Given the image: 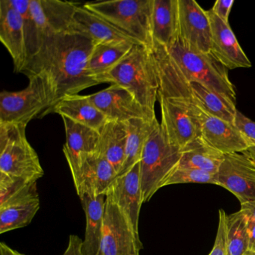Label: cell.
<instances>
[{"mask_svg": "<svg viewBox=\"0 0 255 255\" xmlns=\"http://www.w3.org/2000/svg\"><path fill=\"white\" fill-rule=\"evenodd\" d=\"M243 255H255V252H252V251H247Z\"/></svg>", "mask_w": 255, "mask_h": 255, "instance_id": "obj_42", "label": "cell"}, {"mask_svg": "<svg viewBox=\"0 0 255 255\" xmlns=\"http://www.w3.org/2000/svg\"><path fill=\"white\" fill-rule=\"evenodd\" d=\"M27 77L29 84L23 90L0 94V124L27 126L32 119H42L53 108V94L45 80L40 76Z\"/></svg>", "mask_w": 255, "mask_h": 255, "instance_id": "obj_7", "label": "cell"}, {"mask_svg": "<svg viewBox=\"0 0 255 255\" xmlns=\"http://www.w3.org/2000/svg\"><path fill=\"white\" fill-rule=\"evenodd\" d=\"M134 44L129 41L95 44L88 62V75L98 85L101 84L102 79L129 53Z\"/></svg>", "mask_w": 255, "mask_h": 255, "instance_id": "obj_25", "label": "cell"}, {"mask_svg": "<svg viewBox=\"0 0 255 255\" xmlns=\"http://www.w3.org/2000/svg\"><path fill=\"white\" fill-rule=\"evenodd\" d=\"M157 101L161 109L160 126L172 145L183 149L201 136L199 122L191 114L183 98L158 95Z\"/></svg>", "mask_w": 255, "mask_h": 255, "instance_id": "obj_10", "label": "cell"}, {"mask_svg": "<svg viewBox=\"0 0 255 255\" xmlns=\"http://www.w3.org/2000/svg\"><path fill=\"white\" fill-rule=\"evenodd\" d=\"M62 118L66 134L63 153L73 177L78 171L83 159L89 155L97 153L100 132L65 116Z\"/></svg>", "mask_w": 255, "mask_h": 255, "instance_id": "obj_20", "label": "cell"}, {"mask_svg": "<svg viewBox=\"0 0 255 255\" xmlns=\"http://www.w3.org/2000/svg\"><path fill=\"white\" fill-rule=\"evenodd\" d=\"M26 125L0 124V174L37 182L44 171L28 141Z\"/></svg>", "mask_w": 255, "mask_h": 255, "instance_id": "obj_5", "label": "cell"}, {"mask_svg": "<svg viewBox=\"0 0 255 255\" xmlns=\"http://www.w3.org/2000/svg\"><path fill=\"white\" fill-rule=\"evenodd\" d=\"M79 5L77 2L59 0H31V11L42 46L51 35L70 32L73 16Z\"/></svg>", "mask_w": 255, "mask_h": 255, "instance_id": "obj_15", "label": "cell"}, {"mask_svg": "<svg viewBox=\"0 0 255 255\" xmlns=\"http://www.w3.org/2000/svg\"><path fill=\"white\" fill-rule=\"evenodd\" d=\"M83 240L76 235H71L68 247L62 255H83Z\"/></svg>", "mask_w": 255, "mask_h": 255, "instance_id": "obj_37", "label": "cell"}, {"mask_svg": "<svg viewBox=\"0 0 255 255\" xmlns=\"http://www.w3.org/2000/svg\"><path fill=\"white\" fill-rule=\"evenodd\" d=\"M181 155L182 149L172 145L160 124H156L144 144L140 160L143 204L162 188L167 177L178 165Z\"/></svg>", "mask_w": 255, "mask_h": 255, "instance_id": "obj_6", "label": "cell"}, {"mask_svg": "<svg viewBox=\"0 0 255 255\" xmlns=\"http://www.w3.org/2000/svg\"><path fill=\"white\" fill-rule=\"evenodd\" d=\"M130 92L150 114L156 116L159 82L151 48L135 44L128 55L101 80Z\"/></svg>", "mask_w": 255, "mask_h": 255, "instance_id": "obj_2", "label": "cell"}, {"mask_svg": "<svg viewBox=\"0 0 255 255\" xmlns=\"http://www.w3.org/2000/svg\"><path fill=\"white\" fill-rule=\"evenodd\" d=\"M225 155L199 136L182 149L178 167L196 168L217 174Z\"/></svg>", "mask_w": 255, "mask_h": 255, "instance_id": "obj_27", "label": "cell"}, {"mask_svg": "<svg viewBox=\"0 0 255 255\" xmlns=\"http://www.w3.org/2000/svg\"><path fill=\"white\" fill-rule=\"evenodd\" d=\"M0 41L12 59L14 72L21 74L28 60L24 25L8 0L0 1Z\"/></svg>", "mask_w": 255, "mask_h": 255, "instance_id": "obj_18", "label": "cell"}, {"mask_svg": "<svg viewBox=\"0 0 255 255\" xmlns=\"http://www.w3.org/2000/svg\"><path fill=\"white\" fill-rule=\"evenodd\" d=\"M240 210L244 213L248 220L255 222V199L242 204Z\"/></svg>", "mask_w": 255, "mask_h": 255, "instance_id": "obj_38", "label": "cell"}, {"mask_svg": "<svg viewBox=\"0 0 255 255\" xmlns=\"http://www.w3.org/2000/svg\"><path fill=\"white\" fill-rule=\"evenodd\" d=\"M90 101L107 117V120L126 122L132 119H154L130 92L119 85L89 95Z\"/></svg>", "mask_w": 255, "mask_h": 255, "instance_id": "obj_13", "label": "cell"}, {"mask_svg": "<svg viewBox=\"0 0 255 255\" xmlns=\"http://www.w3.org/2000/svg\"><path fill=\"white\" fill-rule=\"evenodd\" d=\"M234 3V0H217L210 10L222 21L229 24L230 13Z\"/></svg>", "mask_w": 255, "mask_h": 255, "instance_id": "obj_36", "label": "cell"}, {"mask_svg": "<svg viewBox=\"0 0 255 255\" xmlns=\"http://www.w3.org/2000/svg\"><path fill=\"white\" fill-rule=\"evenodd\" d=\"M8 2L23 19L28 62L39 52L42 47L37 31L36 24L31 11V0H8Z\"/></svg>", "mask_w": 255, "mask_h": 255, "instance_id": "obj_31", "label": "cell"}, {"mask_svg": "<svg viewBox=\"0 0 255 255\" xmlns=\"http://www.w3.org/2000/svg\"><path fill=\"white\" fill-rule=\"evenodd\" d=\"M227 214L225 210H219V226L214 246L209 255H226L227 254Z\"/></svg>", "mask_w": 255, "mask_h": 255, "instance_id": "obj_34", "label": "cell"}, {"mask_svg": "<svg viewBox=\"0 0 255 255\" xmlns=\"http://www.w3.org/2000/svg\"><path fill=\"white\" fill-rule=\"evenodd\" d=\"M95 44L92 40L74 32L55 34L47 38L21 74L42 77L53 94L54 107L65 97L79 95L98 85L87 73L88 62Z\"/></svg>", "mask_w": 255, "mask_h": 255, "instance_id": "obj_1", "label": "cell"}, {"mask_svg": "<svg viewBox=\"0 0 255 255\" xmlns=\"http://www.w3.org/2000/svg\"><path fill=\"white\" fill-rule=\"evenodd\" d=\"M248 225H249V251L255 252V222L249 221Z\"/></svg>", "mask_w": 255, "mask_h": 255, "instance_id": "obj_39", "label": "cell"}, {"mask_svg": "<svg viewBox=\"0 0 255 255\" xmlns=\"http://www.w3.org/2000/svg\"><path fill=\"white\" fill-rule=\"evenodd\" d=\"M217 177L218 186L235 195L240 204L255 199V164L248 150L225 154Z\"/></svg>", "mask_w": 255, "mask_h": 255, "instance_id": "obj_11", "label": "cell"}, {"mask_svg": "<svg viewBox=\"0 0 255 255\" xmlns=\"http://www.w3.org/2000/svg\"><path fill=\"white\" fill-rule=\"evenodd\" d=\"M210 183L218 185L217 174L196 168L177 166L164 182L162 187L180 183Z\"/></svg>", "mask_w": 255, "mask_h": 255, "instance_id": "obj_32", "label": "cell"}, {"mask_svg": "<svg viewBox=\"0 0 255 255\" xmlns=\"http://www.w3.org/2000/svg\"><path fill=\"white\" fill-rule=\"evenodd\" d=\"M226 255H243L249 251V221L240 210L227 215Z\"/></svg>", "mask_w": 255, "mask_h": 255, "instance_id": "obj_30", "label": "cell"}, {"mask_svg": "<svg viewBox=\"0 0 255 255\" xmlns=\"http://www.w3.org/2000/svg\"><path fill=\"white\" fill-rule=\"evenodd\" d=\"M126 123L128 128L126 152L123 165L118 175L126 172L141 160L144 144L159 122L156 118L154 119H132Z\"/></svg>", "mask_w": 255, "mask_h": 255, "instance_id": "obj_28", "label": "cell"}, {"mask_svg": "<svg viewBox=\"0 0 255 255\" xmlns=\"http://www.w3.org/2000/svg\"><path fill=\"white\" fill-rule=\"evenodd\" d=\"M40 209L37 183L0 204V234L27 226Z\"/></svg>", "mask_w": 255, "mask_h": 255, "instance_id": "obj_19", "label": "cell"}, {"mask_svg": "<svg viewBox=\"0 0 255 255\" xmlns=\"http://www.w3.org/2000/svg\"><path fill=\"white\" fill-rule=\"evenodd\" d=\"M51 113L65 116L98 131L101 130L107 122V117L90 101L89 95L65 97L52 108L50 114Z\"/></svg>", "mask_w": 255, "mask_h": 255, "instance_id": "obj_23", "label": "cell"}, {"mask_svg": "<svg viewBox=\"0 0 255 255\" xmlns=\"http://www.w3.org/2000/svg\"><path fill=\"white\" fill-rule=\"evenodd\" d=\"M247 150L249 151V154H250L251 158H252V160L254 161L255 164V144L249 146Z\"/></svg>", "mask_w": 255, "mask_h": 255, "instance_id": "obj_41", "label": "cell"}, {"mask_svg": "<svg viewBox=\"0 0 255 255\" xmlns=\"http://www.w3.org/2000/svg\"><path fill=\"white\" fill-rule=\"evenodd\" d=\"M118 176L114 167L98 153L86 156L78 171L73 176L79 197L85 194L98 196L107 193Z\"/></svg>", "mask_w": 255, "mask_h": 255, "instance_id": "obj_17", "label": "cell"}, {"mask_svg": "<svg viewBox=\"0 0 255 255\" xmlns=\"http://www.w3.org/2000/svg\"><path fill=\"white\" fill-rule=\"evenodd\" d=\"M178 1V39L189 50L210 53L211 27L210 20L195 0Z\"/></svg>", "mask_w": 255, "mask_h": 255, "instance_id": "obj_12", "label": "cell"}, {"mask_svg": "<svg viewBox=\"0 0 255 255\" xmlns=\"http://www.w3.org/2000/svg\"><path fill=\"white\" fill-rule=\"evenodd\" d=\"M234 126L247 140L249 146L255 144V122L237 110L234 122Z\"/></svg>", "mask_w": 255, "mask_h": 255, "instance_id": "obj_35", "label": "cell"}, {"mask_svg": "<svg viewBox=\"0 0 255 255\" xmlns=\"http://www.w3.org/2000/svg\"><path fill=\"white\" fill-rule=\"evenodd\" d=\"M122 210L137 235L138 232L140 210L142 205L141 186V162L118 175L106 193Z\"/></svg>", "mask_w": 255, "mask_h": 255, "instance_id": "obj_14", "label": "cell"}, {"mask_svg": "<svg viewBox=\"0 0 255 255\" xmlns=\"http://www.w3.org/2000/svg\"><path fill=\"white\" fill-rule=\"evenodd\" d=\"M187 83L194 98L207 113L225 122L234 124L237 111L235 103L210 90L201 83L188 80Z\"/></svg>", "mask_w": 255, "mask_h": 255, "instance_id": "obj_29", "label": "cell"}, {"mask_svg": "<svg viewBox=\"0 0 255 255\" xmlns=\"http://www.w3.org/2000/svg\"><path fill=\"white\" fill-rule=\"evenodd\" d=\"M99 132L97 153L108 160L119 174L125 161L128 125L124 122L107 120Z\"/></svg>", "mask_w": 255, "mask_h": 255, "instance_id": "obj_26", "label": "cell"}, {"mask_svg": "<svg viewBox=\"0 0 255 255\" xmlns=\"http://www.w3.org/2000/svg\"><path fill=\"white\" fill-rule=\"evenodd\" d=\"M0 253L1 255H26L11 249L4 243H0Z\"/></svg>", "mask_w": 255, "mask_h": 255, "instance_id": "obj_40", "label": "cell"}, {"mask_svg": "<svg viewBox=\"0 0 255 255\" xmlns=\"http://www.w3.org/2000/svg\"><path fill=\"white\" fill-rule=\"evenodd\" d=\"M184 96L191 114L199 122L201 136L212 147L224 154L241 152L249 148V142L234 124L207 113L194 98L192 92H186Z\"/></svg>", "mask_w": 255, "mask_h": 255, "instance_id": "obj_8", "label": "cell"}, {"mask_svg": "<svg viewBox=\"0 0 255 255\" xmlns=\"http://www.w3.org/2000/svg\"><path fill=\"white\" fill-rule=\"evenodd\" d=\"M70 32L86 37L95 44L113 41H129L138 44L105 19L83 5H79L75 10L70 26Z\"/></svg>", "mask_w": 255, "mask_h": 255, "instance_id": "obj_21", "label": "cell"}, {"mask_svg": "<svg viewBox=\"0 0 255 255\" xmlns=\"http://www.w3.org/2000/svg\"><path fill=\"white\" fill-rule=\"evenodd\" d=\"M151 25L153 44L170 47L178 38V1L153 0Z\"/></svg>", "mask_w": 255, "mask_h": 255, "instance_id": "obj_24", "label": "cell"}, {"mask_svg": "<svg viewBox=\"0 0 255 255\" xmlns=\"http://www.w3.org/2000/svg\"><path fill=\"white\" fill-rule=\"evenodd\" d=\"M37 182L8 177L0 174V204H4L14 195L27 189Z\"/></svg>", "mask_w": 255, "mask_h": 255, "instance_id": "obj_33", "label": "cell"}, {"mask_svg": "<svg viewBox=\"0 0 255 255\" xmlns=\"http://www.w3.org/2000/svg\"><path fill=\"white\" fill-rule=\"evenodd\" d=\"M153 1L112 0L89 2L83 5L105 19L138 44L152 48Z\"/></svg>", "mask_w": 255, "mask_h": 255, "instance_id": "obj_4", "label": "cell"}, {"mask_svg": "<svg viewBox=\"0 0 255 255\" xmlns=\"http://www.w3.org/2000/svg\"><path fill=\"white\" fill-rule=\"evenodd\" d=\"M164 49L188 81L201 83L236 104L237 94L230 80L228 69L211 53L189 50L178 38L170 47Z\"/></svg>", "mask_w": 255, "mask_h": 255, "instance_id": "obj_3", "label": "cell"}, {"mask_svg": "<svg viewBox=\"0 0 255 255\" xmlns=\"http://www.w3.org/2000/svg\"><path fill=\"white\" fill-rule=\"evenodd\" d=\"M141 249L139 236L132 230L122 210L107 196L99 255H139Z\"/></svg>", "mask_w": 255, "mask_h": 255, "instance_id": "obj_9", "label": "cell"}, {"mask_svg": "<svg viewBox=\"0 0 255 255\" xmlns=\"http://www.w3.org/2000/svg\"><path fill=\"white\" fill-rule=\"evenodd\" d=\"M86 216V228L83 243V255H99L104 234L106 196L104 195L80 197Z\"/></svg>", "mask_w": 255, "mask_h": 255, "instance_id": "obj_22", "label": "cell"}, {"mask_svg": "<svg viewBox=\"0 0 255 255\" xmlns=\"http://www.w3.org/2000/svg\"><path fill=\"white\" fill-rule=\"evenodd\" d=\"M206 11L211 27L210 53L228 70L251 68L252 63L230 25L222 21L211 10Z\"/></svg>", "mask_w": 255, "mask_h": 255, "instance_id": "obj_16", "label": "cell"}]
</instances>
